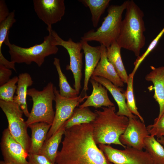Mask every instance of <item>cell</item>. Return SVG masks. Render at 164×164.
Returning <instances> with one entry per match:
<instances>
[{
    "instance_id": "6da1fadb",
    "label": "cell",
    "mask_w": 164,
    "mask_h": 164,
    "mask_svg": "<svg viewBox=\"0 0 164 164\" xmlns=\"http://www.w3.org/2000/svg\"><path fill=\"white\" fill-rule=\"evenodd\" d=\"M56 164H113L97 146L91 124L65 129Z\"/></svg>"
},
{
    "instance_id": "7a4b0ae2",
    "label": "cell",
    "mask_w": 164,
    "mask_h": 164,
    "mask_svg": "<svg viewBox=\"0 0 164 164\" xmlns=\"http://www.w3.org/2000/svg\"><path fill=\"white\" fill-rule=\"evenodd\" d=\"M102 111L95 110L97 114L91 122L94 139L97 144H111L126 146L120 141L119 138L126 129L129 118L115 113V106L102 107Z\"/></svg>"
},
{
    "instance_id": "3957f363",
    "label": "cell",
    "mask_w": 164,
    "mask_h": 164,
    "mask_svg": "<svg viewBox=\"0 0 164 164\" xmlns=\"http://www.w3.org/2000/svg\"><path fill=\"white\" fill-rule=\"evenodd\" d=\"M126 12L122 20L117 42L119 46L133 52L138 57L145 44V30L143 11L132 0H128Z\"/></svg>"
},
{
    "instance_id": "277c9868",
    "label": "cell",
    "mask_w": 164,
    "mask_h": 164,
    "mask_svg": "<svg viewBox=\"0 0 164 164\" xmlns=\"http://www.w3.org/2000/svg\"><path fill=\"white\" fill-rule=\"evenodd\" d=\"M127 1L120 5H112L108 8V14L101 25L96 30H90L84 33L81 40L96 41L107 48L117 41L120 31L122 15L126 9Z\"/></svg>"
},
{
    "instance_id": "5b68a950",
    "label": "cell",
    "mask_w": 164,
    "mask_h": 164,
    "mask_svg": "<svg viewBox=\"0 0 164 164\" xmlns=\"http://www.w3.org/2000/svg\"><path fill=\"white\" fill-rule=\"evenodd\" d=\"M49 32L48 35L44 37L42 43L28 48L11 43L8 35L4 43L9 48L10 61L15 63H25L27 65L34 62L39 67H40L46 57L56 54L58 50L57 46L55 45V38Z\"/></svg>"
},
{
    "instance_id": "8992f818",
    "label": "cell",
    "mask_w": 164,
    "mask_h": 164,
    "mask_svg": "<svg viewBox=\"0 0 164 164\" xmlns=\"http://www.w3.org/2000/svg\"><path fill=\"white\" fill-rule=\"evenodd\" d=\"M53 84L49 82L39 91L35 88L28 89L27 95L31 97L32 107L27 120L28 126L35 123L44 122L51 125L55 116L53 106L55 95Z\"/></svg>"
},
{
    "instance_id": "52a82bcc",
    "label": "cell",
    "mask_w": 164,
    "mask_h": 164,
    "mask_svg": "<svg viewBox=\"0 0 164 164\" xmlns=\"http://www.w3.org/2000/svg\"><path fill=\"white\" fill-rule=\"evenodd\" d=\"M0 107L7 118L9 131L12 136L28 153L30 145V138L26 121L22 118L23 112L15 102H7L0 100Z\"/></svg>"
},
{
    "instance_id": "ba28073f",
    "label": "cell",
    "mask_w": 164,
    "mask_h": 164,
    "mask_svg": "<svg viewBox=\"0 0 164 164\" xmlns=\"http://www.w3.org/2000/svg\"><path fill=\"white\" fill-rule=\"evenodd\" d=\"M47 30L55 39V45L60 46L65 48L68 52L70 59V64L67 65L66 70H71L73 75L74 79L73 87L79 94L81 88V81L82 77L83 67V53L81 44L80 42H75L71 38L67 40L62 39L52 27H47Z\"/></svg>"
},
{
    "instance_id": "9c48e42d",
    "label": "cell",
    "mask_w": 164,
    "mask_h": 164,
    "mask_svg": "<svg viewBox=\"0 0 164 164\" xmlns=\"http://www.w3.org/2000/svg\"><path fill=\"white\" fill-rule=\"evenodd\" d=\"M98 147L108 160L113 164H153L151 157L146 151L129 147L120 150L103 144H98Z\"/></svg>"
},
{
    "instance_id": "30bf717a",
    "label": "cell",
    "mask_w": 164,
    "mask_h": 164,
    "mask_svg": "<svg viewBox=\"0 0 164 164\" xmlns=\"http://www.w3.org/2000/svg\"><path fill=\"white\" fill-rule=\"evenodd\" d=\"M56 111L54 119L48 132L46 139L54 134L71 116L76 107L87 99L88 96L82 94L75 97L68 98L61 96L59 90L54 87Z\"/></svg>"
},
{
    "instance_id": "8fae6325",
    "label": "cell",
    "mask_w": 164,
    "mask_h": 164,
    "mask_svg": "<svg viewBox=\"0 0 164 164\" xmlns=\"http://www.w3.org/2000/svg\"><path fill=\"white\" fill-rule=\"evenodd\" d=\"M4 161L11 164H28L29 153L11 134L9 129H4L0 142Z\"/></svg>"
},
{
    "instance_id": "7c38bea8",
    "label": "cell",
    "mask_w": 164,
    "mask_h": 164,
    "mask_svg": "<svg viewBox=\"0 0 164 164\" xmlns=\"http://www.w3.org/2000/svg\"><path fill=\"white\" fill-rule=\"evenodd\" d=\"M33 2L37 16L48 27L60 21L65 14L63 0H33Z\"/></svg>"
},
{
    "instance_id": "4fadbf2b",
    "label": "cell",
    "mask_w": 164,
    "mask_h": 164,
    "mask_svg": "<svg viewBox=\"0 0 164 164\" xmlns=\"http://www.w3.org/2000/svg\"><path fill=\"white\" fill-rule=\"evenodd\" d=\"M149 135L144 122L140 119L129 118L128 126L119 140L126 147L142 151L145 148L144 139Z\"/></svg>"
},
{
    "instance_id": "5bb4252c",
    "label": "cell",
    "mask_w": 164,
    "mask_h": 164,
    "mask_svg": "<svg viewBox=\"0 0 164 164\" xmlns=\"http://www.w3.org/2000/svg\"><path fill=\"white\" fill-rule=\"evenodd\" d=\"M82 49L85 56V65L84 77L83 91L88 90V84L93 73L99 62L101 55V47L100 46H93L88 42L81 40Z\"/></svg>"
},
{
    "instance_id": "9a60e30c",
    "label": "cell",
    "mask_w": 164,
    "mask_h": 164,
    "mask_svg": "<svg viewBox=\"0 0 164 164\" xmlns=\"http://www.w3.org/2000/svg\"><path fill=\"white\" fill-rule=\"evenodd\" d=\"M91 78L100 83L110 93L118 106V111L116 113L118 115L125 116L128 118H138L137 116L132 114L128 109L125 101V92L122 88L117 87L103 77L92 76Z\"/></svg>"
},
{
    "instance_id": "2e32d148",
    "label": "cell",
    "mask_w": 164,
    "mask_h": 164,
    "mask_svg": "<svg viewBox=\"0 0 164 164\" xmlns=\"http://www.w3.org/2000/svg\"><path fill=\"white\" fill-rule=\"evenodd\" d=\"M100 60L92 76L104 78L119 87L124 86V83L119 77L112 64L108 61L106 54V47L102 45Z\"/></svg>"
},
{
    "instance_id": "e0dca14e",
    "label": "cell",
    "mask_w": 164,
    "mask_h": 164,
    "mask_svg": "<svg viewBox=\"0 0 164 164\" xmlns=\"http://www.w3.org/2000/svg\"><path fill=\"white\" fill-rule=\"evenodd\" d=\"M151 71L145 77L148 81L152 82L154 90L153 97L159 104V118L164 113V66L155 68L150 66Z\"/></svg>"
},
{
    "instance_id": "ac0fdd59",
    "label": "cell",
    "mask_w": 164,
    "mask_h": 164,
    "mask_svg": "<svg viewBox=\"0 0 164 164\" xmlns=\"http://www.w3.org/2000/svg\"><path fill=\"white\" fill-rule=\"evenodd\" d=\"M90 81L93 87L92 92L91 95L88 96L86 101L80 105L79 107L91 106L97 108L102 106H114V104L108 97V90L100 83L92 79L91 78Z\"/></svg>"
},
{
    "instance_id": "d6986e66",
    "label": "cell",
    "mask_w": 164,
    "mask_h": 164,
    "mask_svg": "<svg viewBox=\"0 0 164 164\" xmlns=\"http://www.w3.org/2000/svg\"><path fill=\"white\" fill-rule=\"evenodd\" d=\"M51 126L46 122H39L28 126L31 131L29 153L39 154Z\"/></svg>"
},
{
    "instance_id": "ffe728a7",
    "label": "cell",
    "mask_w": 164,
    "mask_h": 164,
    "mask_svg": "<svg viewBox=\"0 0 164 164\" xmlns=\"http://www.w3.org/2000/svg\"><path fill=\"white\" fill-rule=\"evenodd\" d=\"M16 95L14 97V101L17 103L27 118L29 114L26 102V96L29 87L33 84V81L30 75L27 73H22L19 75Z\"/></svg>"
},
{
    "instance_id": "44dd1931",
    "label": "cell",
    "mask_w": 164,
    "mask_h": 164,
    "mask_svg": "<svg viewBox=\"0 0 164 164\" xmlns=\"http://www.w3.org/2000/svg\"><path fill=\"white\" fill-rule=\"evenodd\" d=\"M65 129L63 125L54 134L46 139L39 153L45 156L52 163H56L58 147Z\"/></svg>"
},
{
    "instance_id": "7402d4cb",
    "label": "cell",
    "mask_w": 164,
    "mask_h": 164,
    "mask_svg": "<svg viewBox=\"0 0 164 164\" xmlns=\"http://www.w3.org/2000/svg\"><path fill=\"white\" fill-rule=\"evenodd\" d=\"M106 49L107 56L108 61L113 65L123 82L127 83L128 75L122 61L121 54V48L115 41Z\"/></svg>"
},
{
    "instance_id": "603a6c76",
    "label": "cell",
    "mask_w": 164,
    "mask_h": 164,
    "mask_svg": "<svg viewBox=\"0 0 164 164\" xmlns=\"http://www.w3.org/2000/svg\"><path fill=\"white\" fill-rule=\"evenodd\" d=\"M97 114L88 107L76 108L71 117L63 125L65 129L74 126L90 124L96 118Z\"/></svg>"
},
{
    "instance_id": "cb8c5ba5",
    "label": "cell",
    "mask_w": 164,
    "mask_h": 164,
    "mask_svg": "<svg viewBox=\"0 0 164 164\" xmlns=\"http://www.w3.org/2000/svg\"><path fill=\"white\" fill-rule=\"evenodd\" d=\"M144 147L151 157L153 164H164V147L155 136L149 135L144 140Z\"/></svg>"
},
{
    "instance_id": "d4e9b609",
    "label": "cell",
    "mask_w": 164,
    "mask_h": 164,
    "mask_svg": "<svg viewBox=\"0 0 164 164\" xmlns=\"http://www.w3.org/2000/svg\"><path fill=\"white\" fill-rule=\"evenodd\" d=\"M85 6L89 7L91 15L93 25L96 27L100 17L108 6L110 0H80L79 1Z\"/></svg>"
},
{
    "instance_id": "484cf974",
    "label": "cell",
    "mask_w": 164,
    "mask_h": 164,
    "mask_svg": "<svg viewBox=\"0 0 164 164\" xmlns=\"http://www.w3.org/2000/svg\"><path fill=\"white\" fill-rule=\"evenodd\" d=\"M53 63L56 67L59 76V91L60 95L68 98H73L78 96V94L77 91L71 87L66 77L62 71L60 60L57 58H54Z\"/></svg>"
},
{
    "instance_id": "4316f807",
    "label": "cell",
    "mask_w": 164,
    "mask_h": 164,
    "mask_svg": "<svg viewBox=\"0 0 164 164\" xmlns=\"http://www.w3.org/2000/svg\"><path fill=\"white\" fill-rule=\"evenodd\" d=\"M134 76L131 73L128 75L127 83V88L125 92L126 104L130 112L134 115L137 116L142 121L144 122V119L138 111L136 105L133 89Z\"/></svg>"
},
{
    "instance_id": "83f0119b",
    "label": "cell",
    "mask_w": 164,
    "mask_h": 164,
    "mask_svg": "<svg viewBox=\"0 0 164 164\" xmlns=\"http://www.w3.org/2000/svg\"><path fill=\"white\" fill-rule=\"evenodd\" d=\"M18 77L15 76L0 87V100L7 102L14 101V94L16 91Z\"/></svg>"
},
{
    "instance_id": "f1b7e54d",
    "label": "cell",
    "mask_w": 164,
    "mask_h": 164,
    "mask_svg": "<svg viewBox=\"0 0 164 164\" xmlns=\"http://www.w3.org/2000/svg\"><path fill=\"white\" fill-rule=\"evenodd\" d=\"M15 13L14 10L10 12L8 17L0 22V57L4 56L2 51L3 44L9 35L10 29L16 21Z\"/></svg>"
},
{
    "instance_id": "f546056e",
    "label": "cell",
    "mask_w": 164,
    "mask_h": 164,
    "mask_svg": "<svg viewBox=\"0 0 164 164\" xmlns=\"http://www.w3.org/2000/svg\"><path fill=\"white\" fill-rule=\"evenodd\" d=\"M164 33V27L157 35L156 37L152 41L148 47L146 51L141 56L138 57L134 62V68L131 74L134 76L138 68L142 62L157 45L159 39Z\"/></svg>"
},
{
    "instance_id": "4dcf8cb0",
    "label": "cell",
    "mask_w": 164,
    "mask_h": 164,
    "mask_svg": "<svg viewBox=\"0 0 164 164\" xmlns=\"http://www.w3.org/2000/svg\"><path fill=\"white\" fill-rule=\"evenodd\" d=\"M150 135L157 138L162 136L164 133V113L159 118L155 119L153 124L147 127Z\"/></svg>"
},
{
    "instance_id": "1f68e13d",
    "label": "cell",
    "mask_w": 164,
    "mask_h": 164,
    "mask_svg": "<svg viewBox=\"0 0 164 164\" xmlns=\"http://www.w3.org/2000/svg\"><path fill=\"white\" fill-rule=\"evenodd\" d=\"M28 164H56L50 161L45 156L36 154H29L28 157Z\"/></svg>"
},
{
    "instance_id": "d6a6232c",
    "label": "cell",
    "mask_w": 164,
    "mask_h": 164,
    "mask_svg": "<svg viewBox=\"0 0 164 164\" xmlns=\"http://www.w3.org/2000/svg\"><path fill=\"white\" fill-rule=\"evenodd\" d=\"M12 71L3 65L0 64V85L2 86L10 79Z\"/></svg>"
},
{
    "instance_id": "836d02e7",
    "label": "cell",
    "mask_w": 164,
    "mask_h": 164,
    "mask_svg": "<svg viewBox=\"0 0 164 164\" xmlns=\"http://www.w3.org/2000/svg\"><path fill=\"white\" fill-rule=\"evenodd\" d=\"M10 13L5 1L0 0V22L5 19Z\"/></svg>"
},
{
    "instance_id": "e575fe53",
    "label": "cell",
    "mask_w": 164,
    "mask_h": 164,
    "mask_svg": "<svg viewBox=\"0 0 164 164\" xmlns=\"http://www.w3.org/2000/svg\"><path fill=\"white\" fill-rule=\"evenodd\" d=\"M157 140L164 147V136H161L157 138Z\"/></svg>"
},
{
    "instance_id": "d590c367",
    "label": "cell",
    "mask_w": 164,
    "mask_h": 164,
    "mask_svg": "<svg viewBox=\"0 0 164 164\" xmlns=\"http://www.w3.org/2000/svg\"><path fill=\"white\" fill-rule=\"evenodd\" d=\"M0 164H11L6 163L4 162V161H0Z\"/></svg>"
},
{
    "instance_id": "8d00e7d4",
    "label": "cell",
    "mask_w": 164,
    "mask_h": 164,
    "mask_svg": "<svg viewBox=\"0 0 164 164\" xmlns=\"http://www.w3.org/2000/svg\"><path fill=\"white\" fill-rule=\"evenodd\" d=\"M164 136V133L163 134V135H162V136Z\"/></svg>"
}]
</instances>
